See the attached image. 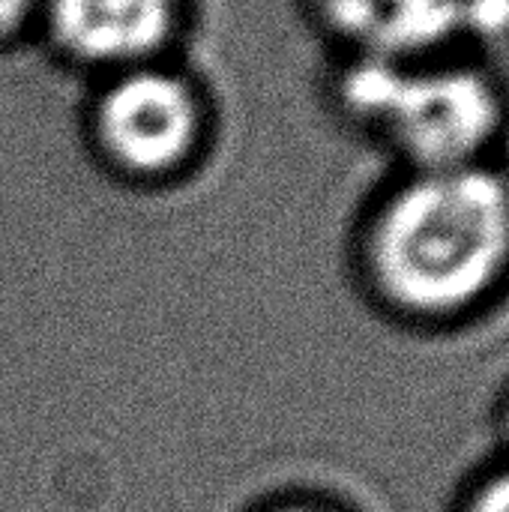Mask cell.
<instances>
[{
	"mask_svg": "<svg viewBox=\"0 0 509 512\" xmlns=\"http://www.w3.org/2000/svg\"><path fill=\"white\" fill-rule=\"evenodd\" d=\"M354 279L378 315L405 327L492 303L509 285L507 162L399 171L357 225Z\"/></svg>",
	"mask_w": 509,
	"mask_h": 512,
	"instance_id": "6da1fadb",
	"label": "cell"
},
{
	"mask_svg": "<svg viewBox=\"0 0 509 512\" xmlns=\"http://www.w3.org/2000/svg\"><path fill=\"white\" fill-rule=\"evenodd\" d=\"M333 105L384 147L399 171H444L501 159L509 132L504 81L456 51L417 60L339 57Z\"/></svg>",
	"mask_w": 509,
	"mask_h": 512,
	"instance_id": "7a4b0ae2",
	"label": "cell"
},
{
	"mask_svg": "<svg viewBox=\"0 0 509 512\" xmlns=\"http://www.w3.org/2000/svg\"><path fill=\"white\" fill-rule=\"evenodd\" d=\"M81 123L87 150L108 177L162 189L204 162L216 114L204 81L165 57L93 78Z\"/></svg>",
	"mask_w": 509,
	"mask_h": 512,
	"instance_id": "3957f363",
	"label": "cell"
},
{
	"mask_svg": "<svg viewBox=\"0 0 509 512\" xmlns=\"http://www.w3.org/2000/svg\"><path fill=\"white\" fill-rule=\"evenodd\" d=\"M192 0H42L36 39L87 81L174 57Z\"/></svg>",
	"mask_w": 509,
	"mask_h": 512,
	"instance_id": "277c9868",
	"label": "cell"
},
{
	"mask_svg": "<svg viewBox=\"0 0 509 512\" xmlns=\"http://www.w3.org/2000/svg\"><path fill=\"white\" fill-rule=\"evenodd\" d=\"M339 57L417 60L468 36V0H303Z\"/></svg>",
	"mask_w": 509,
	"mask_h": 512,
	"instance_id": "5b68a950",
	"label": "cell"
},
{
	"mask_svg": "<svg viewBox=\"0 0 509 512\" xmlns=\"http://www.w3.org/2000/svg\"><path fill=\"white\" fill-rule=\"evenodd\" d=\"M42 0H0V51L36 39Z\"/></svg>",
	"mask_w": 509,
	"mask_h": 512,
	"instance_id": "8992f818",
	"label": "cell"
},
{
	"mask_svg": "<svg viewBox=\"0 0 509 512\" xmlns=\"http://www.w3.org/2000/svg\"><path fill=\"white\" fill-rule=\"evenodd\" d=\"M465 512H509V471L477 489Z\"/></svg>",
	"mask_w": 509,
	"mask_h": 512,
	"instance_id": "52a82bcc",
	"label": "cell"
},
{
	"mask_svg": "<svg viewBox=\"0 0 509 512\" xmlns=\"http://www.w3.org/2000/svg\"><path fill=\"white\" fill-rule=\"evenodd\" d=\"M264 512H339L327 504H318V501H279L273 507H267Z\"/></svg>",
	"mask_w": 509,
	"mask_h": 512,
	"instance_id": "ba28073f",
	"label": "cell"
},
{
	"mask_svg": "<svg viewBox=\"0 0 509 512\" xmlns=\"http://www.w3.org/2000/svg\"><path fill=\"white\" fill-rule=\"evenodd\" d=\"M504 429H507V438H509V411H507V417H504Z\"/></svg>",
	"mask_w": 509,
	"mask_h": 512,
	"instance_id": "9c48e42d",
	"label": "cell"
}]
</instances>
